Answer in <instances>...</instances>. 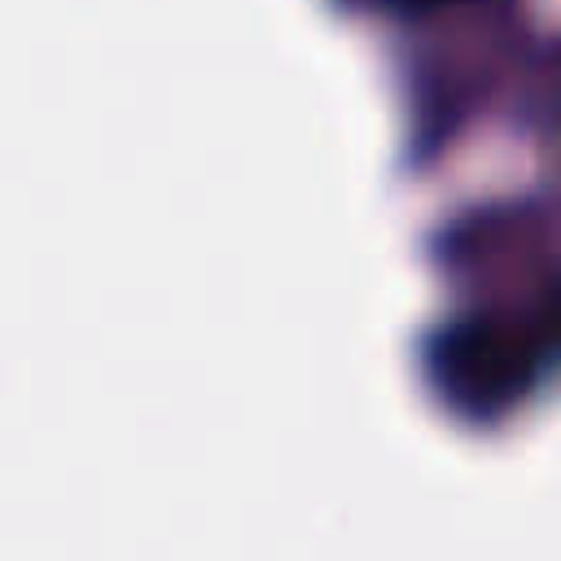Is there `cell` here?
Listing matches in <instances>:
<instances>
[{
	"label": "cell",
	"mask_w": 561,
	"mask_h": 561,
	"mask_svg": "<svg viewBox=\"0 0 561 561\" xmlns=\"http://www.w3.org/2000/svg\"><path fill=\"white\" fill-rule=\"evenodd\" d=\"M377 4L399 9V13H434V9H443V4H451V0H377Z\"/></svg>",
	"instance_id": "6da1fadb"
},
{
	"label": "cell",
	"mask_w": 561,
	"mask_h": 561,
	"mask_svg": "<svg viewBox=\"0 0 561 561\" xmlns=\"http://www.w3.org/2000/svg\"><path fill=\"white\" fill-rule=\"evenodd\" d=\"M342 4H377V0H342Z\"/></svg>",
	"instance_id": "7a4b0ae2"
}]
</instances>
